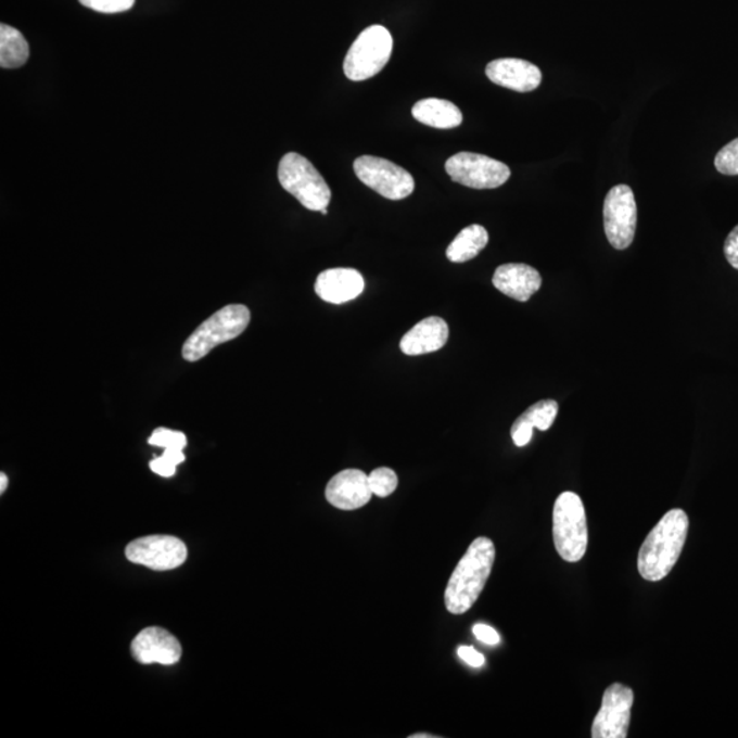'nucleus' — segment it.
Returning a JSON list of instances; mask_svg holds the SVG:
<instances>
[{"mask_svg":"<svg viewBox=\"0 0 738 738\" xmlns=\"http://www.w3.org/2000/svg\"><path fill=\"white\" fill-rule=\"evenodd\" d=\"M131 656L142 664L160 663L171 666L181 659L182 647L170 632L151 626L135 637L131 642Z\"/></svg>","mask_w":738,"mask_h":738,"instance_id":"f8f14e48","label":"nucleus"},{"mask_svg":"<svg viewBox=\"0 0 738 738\" xmlns=\"http://www.w3.org/2000/svg\"><path fill=\"white\" fill-rule=\"evenodd\" d=\"M552 536L562 560H583L588 547V526L583 500L577 494L562 493L554 504Z\"/></svg>","mask_w":738,"mask_h":738,"instance_id":"20e7f679","label":"nucleus"},{"mask_svg":"<svg viewBox=\"0 0 738 738\" xmlns=\"http://www.w3.org/2000/svg\"><path fill=\"white\" fill-rule=\"evenodd\" d=\"M473 635L476 636V639L484 642V645L488 646H497L500 642V636L497 631L494 629V627L484 625V624H476L473 626Z\"/></svg>","mask_w":738,"mask_h":738,"instance_id":"cd10ccee","label":"nucleus"},{"mask_svg":"<svg viewBox=\"0 0 738 738\" xmlns=\"http://www.w3.org/2000/svg\"><path fill=\"white\" fill-rule=\"evenodd\" d=\"M364 278L353 268H330L319 273L315 283V292L321 300L330 304L352 302L364 292Z\"/></svg>","mask_w":738,"mask_h":738,"instance_id":"2eb2a0df","label":"nucleus"},{"mask_svg":"<svg viewBox=\"0 0 738 738\" xmlns=\"http://www.w3.org/2000/svg\"><path fill=\"white\" fill-rule=\"evenodd\" d=\"M251 321V310L241 304L221 308L203 321L192 335L184 341L182 356L187 361H199L216 346L233 341L246 330Z\"/></svg>","mask_w":738,"mask_h":738,"instance_id":"7ed1b4c3","label":"nucleus"},{"mask_svg":"<svg viewBox=\"0 0 738 738\" xmlns=\"http://www.w3.org/2000/svg\"><path fill=\"white\" fill-rule=\"evenodd\" d=\"M151 471L163 478H171L177 472V466L167 461L165 457H156L150 462Z\"/></svg>","mask_w":738,"mask_h":738,"instance_id":"c756f323","label":"nucleus"},{"mask_svg":"<svg viewBox=\"0 0 738 738\" xmlns=\"http://www.w3.org/2000/svg\"><path fill=\"white\" fill-rule=\"evenodd\" d=\"M412 115L420 124L435 129H453L462 124L461 110L445 99H423L415 104Z\"/></svg>","mask_w":738,"mask_h":738,"instance_id":"a211bd4d","label":"nucleus"},{"mask_svg":"<svg viewBox=\"0 0 738 738\" xmlns=\"http://www.w3.org/2000/svg\"><path fill=\"white\" fill-rule=\"evenodd\" d=\"M148 443L152 446L163 447V449H168V447H177V449H184L187 446V436L183 432L173 431L168 429H157L152 432Z\"/></svg>","mask_w":738,"mask_h":738,"instance_id":"b1692460","label":"nucleus"},{"mask_svg":"<svg viewBox=\"0 0 738 738\" xmlns=\"http://www.w3.org/2000/svg\"><path fill=\"white\" fill-rule=\"evenodd\" d=\"M282 188L292 194L305 208L320 211L329 207L331 189L321 174L307 157L290 152L282 157L278 167Z\"/></svg>","mask_w":738,"mask_h":738,"instance_id":"39448f33","label":"nucleus"},{"mask_svg":"<svg viewBox=\"0 0 738 738\" xmlns=\"http://www.w3.org/2000/svg\"><path fill=\"white\" fill-rule=\"evenodd\" d=\"M446 173L453 181L472 189L502 187L511 176L508 165L486 155L460 152L446 162Z\"/></svg>","mask_w":738,"mask_h":738,"instance_id":"1a4fd4ad","label":"nucleus"},{"mask_svg":"<svg viewBox=\"0 0 738 738\" xmlns=\"http://www.w3.org/2000/svg\"><path fill=\"white\" fill-rule=\"evenodd\" d=\"M393 54V36L382 25L368 26L352 44L344 62L352 81L368 80L383 71Z\"/></svg>","mask_w":738,"mask_h":738,"instance_id":"423d86ee","label":"nucleus"},{"mask_svg":"<svg viewBox=\"0 0 738 738\" xmlns=\"http://www.w3.org/2000/svg\"><path fill=\"white\" fill-rule=\"evenodd\" d=\"M125 554L130 562L162 572L181 567L187 561L188 548L176 536L151 535L129 543Z\"/></svg>","mask_w":738,"mask_h":738,"instance_id":"9d476101","label":"nucleus"},{"mask_svg":"<svg viewBox=\"0 0 738 738\" xmlns=\"http://www.w3.org/2000/svg\"><path fill=\"white\" fill-rule=\"evenodd\" d=\"M432 737H435V736H432V735H423V733H421V735H413V736H410V738H432Z\"/></svg>","mask_w":738,"mask_h":738,"instance_id":"473e14b6","label":"nucleus"},{"mask_svg":"<svg viewBox=\"0 0 738 738\" xmlns=\"http://www.w3.org/2000/svg\"><path fill=\"white\" fill-rule=\"evenodd\" d=\"M634 690L622 684L610 685L603 695L602 708L595 716L594 738H625L634 708Z\"/></svg>","mask_w":738,"mask_h":738,"instance_id":"9b49d317","label":"nucleus"},{"mask_svg":"<svg viewBox=\"0 0 738 738\" xmlns=\"http://www.w3.org/2000/svg\"><path fill=\"white\" fill-rule=\"evenodd\" d=\"M29 44L18 29L0 25V66L18 68L28 62Z\"/></svg>","mask_w":738,"mask_h":738,"instance_id":"aec40b11","label":"nucleus"},{"mask_svg":"<svg viewBox=\"0 0 738 738\" xmlns=\"http://www.w3.org/2000/svg\"><path fill=\"white\" fill-rule=\"evenodd\" d=\"M372 489L366 473L360 469H345L327 484L326 498L341 510H357L372 498Z\"/></svg>","mask_w":738,"mask_h":738,"instance_id":"ddd939ff","label":"nucleus"},{"mask_svg":"<svg viewBox=\"0 0 738 738\" xmlns=\"http://www.w3.org/2000/svg\"><path fill=\"white\" fill-rule=\"evenodd\" d=\"M558 404L554 399H543L530 406L521 418L529 421L534 429L547 431L554 424L558 415Z\"/></svg>","mask_w":738,"mask_h":738,"instance_id":"412c9836","label":"nucleus"},{"mask_svg":"<svg viewBox=\"0 0 738 738\" xmlns=\"http://www.w3.org/2000/svg\"><path fill=\"white\" fill-rule=\"evenodd\" d=\"M605 233L610 245L624 251L635 240L637 205L634 191L621 183L611 188L603 205Z\"/></svg>","mask_w":738,"mask_h":738,"instance_id":"6e6552de","label":"nucleus"},{"mask_svg":"<svg viewBox=\"0 0 738 738\" xmlns=\"http://www.w3.org/2000/svg\"><path fill=\"white\" fill-rule=\"evenodd\" d=\"M488 231L480 225H471L458 233L447 247L446 256L453 263H466L476 257L488 244Z\"/></svg>","mask_w":738,"mask_h":738,"instance_id":"6ab92c4d","label":"nucleus"},{"mask_svg":"<svg viewBox=\"0 0 738 738\" xmlns=\"http://www.w3.org/2000/svg\"><path fill=\"white\" fill-rule=\"evenodd\" d=\"M353 168L364 184L389 200H403L415 191L412 174L383 157H357Z\"/></svg>","mask_w":738,"mask_h":738,"instance_id":"0eeeda50","label":"nucleus"},{"mask_svg":"<svg viewBox=\"0 0 738 738\" xmlns=\"http://www.w3.org/2000/svg\"><path fill=\"white\" fill-rule=\"evenodd\" d=\"M447 340L449 326L440 316H431L406 332L399 347L406 356H420L441 351L447 344Z\"/></svg>","mask_w":738,"mask_h":738,"instance_id":"f3484780","label":"nucleus"},{"mask_svg":"<svg viewBox=\"0 0 738 738\" xmlns=\"http://www.w3.org/2000/svg\"><path fill=\"white\" fill-rule=\"evenodd\" d=\"M724 253L727 263L738 270V225L730 231L729 236H727Z\"/></svg>","mask_w":738,"mask_h":738,"instance_id":"bb28decb","label":"nucleus"},{"mask_svg":"<svg viewBox=\"0 0 738 738\" xmlns=\"http://www.w3.org/2000/svg\"><path fill=\"white\" fill-rule=\"evenodd\" d=\"M488 80L511 91L526 93L535 91L542 82L540 68L529 61L502 58L489 62L486 67Z\"/></svg>","mask_w":738,"mask_h":738,"instance_id":"4468645a","label":"nucleus"},{"mask_svg":"<svg viewBox=\"0 0 738 738\" xmlns=\"http://www.w3.org/2000/svg\"><path fill=\"white\" fill-rule=\"evenodd\" d=\"M495 561V546L488 537H478L458 562L445 590V605L451 614H463L478 602L486 587Z\"/></svg>","mask_w":738,"mask_h":738,"instance_id":"f03ea898","label":"nucleus"},{"mask_svg":"<svg viewBox=\"0 0 738 738\" xmlns=\"http://www.w3.org/2000/svg\"><path fill=\"white\" fill-rule=\"evenodd\" d=\"M532 435H534V427L520 416V418L514 421L513 427H511V437H513L514 445L519 447L529 445Z\"/></svg>","mask_w":738,"mask_h":738,"instance_id":"a878e982","label":"nucleus"},{"mask_svg":"<svg viewBox=\"0 0 738 738\" xmlns=\"http://www.w3.org/2000/svg\"><path fill=\"white\" fill-rule=\"evenodd\" d=\"M493 284L516 302L526 303L540 289L542 277L534 267L510 263L495 270Z\"/></svg>","mask_w":738,"mask_h":738,"instance_id":"dca6fc26","label":"nucleus"},{"mask_svg":"<svg viewBox=\"0 0 738 738\" xmlns=\"http://www.w3.org/2000/svg\"><path fill=\"white\" fill-rule=\"evenodd\" d=\"M321 214L327 215V208L320 211Z\"/></svg>","mask_w":738,"mask_h":738,"instance_id":"72a5a7b5","label":"nucleus"},{"mask_svg":"<svg viewBox=\"0 0 738 738\" xmlns=\"http://www.w3.org/2000/svg\"><path fill=\"white\" fill-rule=\"evenodd\" d=\"M368 480L373 495H378V497L381 498L389 497V495H392L398 487L397 473L390 468L383 467L373 469L371 474H369Z\"/></svg>","mask_w":738,"mask_h":738,"instance_id":"4be33fe9","label":"nucleus"},{"mask_svg":"<svg viewBox=\"0 0 738 738\" xmlns=\"http://www.w3.org/2000/svg\"><path fill=\"white\" fill-rule=\"evenodd\" d=\"M716 170L724 176H738V137L729 142L715 156Z\"/></svg>","mask_w":738,"mask_h":738,"instance_id":"5701e85b","label":"nucleus"},{"mask_svg":"<svg viewBox=\"0 0 738 738\" xmlns=\"http://www.w3.org/2000/svg\"><path fill=\"white\" fill-rule=\"evenodd\" d=\"M689 531L688 514L667 511L642 543L637 568L647 582H661L676 567Z\"/></svg>","mask_w":738,"mask_h":738,"instance_id":"f257e3e1","label":"nucleus"},{"mask_svg":"<svg viewBox=\"0 0 738 738\" xmlns=\"http://www.w3.org/2000/svg\"><path fill=\"white\" fill-rule=\"evenodd\" d=\"M9 480L7 474L0 473V493H4V489L8 488Z\"/></svg>","mask_w":738,"mask_h":738,"instance_id":"2f4dec72","label":"nucleus"},{"mask_svg":"<svg viewBox=\"0 0 738 738\" xmlns=\"http://www.w3.org/2000/svg\"><path fill=\"white\" fill-rule=\"evenodd\" d=\"M135 2L136 0H80L82 7L104 14L128 12L135 7Z\"/></svg>","mask_w":738,"mask_h":738,"instance_id":"393cba45","label":"nucleus"},{"mask_svg":"<svg viewBox=\"0 0 738 738\" xmlns=\"http://www.w3.org/2000/svg\"><path fill=\"white\" fill-rule=\"evenodd\" d=\"M162 457H165L166 460L174 463V466H179V463L184 461L182 449H177V447H168V449H165Z\"/></svg>","mask_w":738,"mask_h":738,"instance_id":"7c9ffc66","label":"nucleus"},{"mask_svg":"<svg viewBox=\"0 0 738 738\" xmlns=\"http://www.w3.org/2000/svg\"><path fill=\"white\" fill-rule=\"evenodd\" d=\"M458 657L462 659L463 662H467L469 666L472 667H482L484 663H486V659L480 653L479 651L474 650L472 647L468 646H461L458 648Z\"/></svg>","mask_w":738,"mask_h":738,"instance_id":"c85d7f7f","label":"nucleus"}]
</instances>
